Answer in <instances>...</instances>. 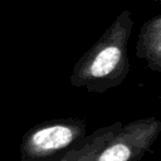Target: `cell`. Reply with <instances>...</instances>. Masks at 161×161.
Instances as JSON below:
<instances>
[{
  "label": "cell",
  "mask_w": 161,
  "mask_h": 161,
  "mask_svg": "<svg viewBox=\"0 0 161 161\" xmlns=\"http://www.w3.org/2000/svg\"><path fill=\"white\" fill-rule=\"evenodd\" d=\"M128 36V23H117L109 28L75 63L69 77L70 86L91 93H104L118 87L130 72Z\"/></svg>",
  "instance_id": "1"
},
{
  "label": "cell",
  "mask_w": 161,
  "mask_h": 161,
  "mask_svg": "<svg viewBox=\"0 0 161 161\" xmlns=\"http://www.w3.org/2000/svg\"><path fill=\"white\" fill-rule=\"evenodd\" d=\"M87 136L82 118H57L29 128L21 138L20 161H59Z\"/></svg>",
  "instance_id": "2"
},
{
  "label": "cell",
  "mask_w": 161,
  "mask_h": 161,
  "mask_svg": "<svg viewBox=\"0 0 161 161\" xmlns=\"http://www.w3.org/2000/svg\"><path fill=\"white\" fill-rule=\"evenodd\" d=\"M160 132L161 121L153 116L122 123L92 161H140L151 151Z\"/></svg>",
  "instance_id": "3"
},
{
  "label": "cell",
  "mask_w": 161,
  "mask_h": 161,
  "mask_svg": "<svg viewBox=\"0 0 161 161\" xmlns=\"http://www.w3.org/2000/svg\"><path fill=\"white\" fill-rule=\"evenodd\" d=\"M121 126L122 121H114L108 126H103L93 131L74 147H72L59 161H92L98 151L119 130Z\"/></svg>",
  "instance_id": "4"
},
{
  "label": "cell",
  "mask_w": 161,
  "mask_h": 161,
  "mask_svg": "<svg viewBox=\"0 0 161 161\" xmlns=\"http://www.w3.org/2000/svg\"><path fill=\"white\" fill-rule=\"evenodd\" d=\"M136 54L146 60L148 68L155 72H161V42L158 20L145 26L140 34Z\"/></svg>",
  "instance_id": "5"
}]
</instances>
